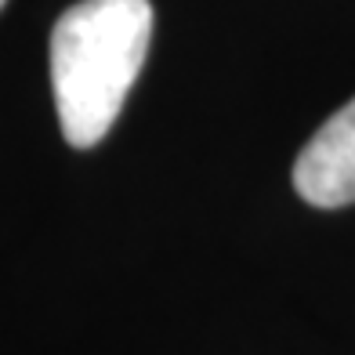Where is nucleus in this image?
<instances>
[{"label":"nucleus","mask_w":355,"mask_h":355,"mask_svg":"<svg viewBox=\"0 0 355 355\" xmlns=\"http://www.w3.org/2000/svg\"><path fill=\"white\" fill-rule=\"evenodd\" d=\"M153 40L149 0H80L51 29V91L62 138L94 149L116 123Z\"/></svg>","instance_id":"1"},{"label":"nucleus","mask_w":355,"mask_h":355,"mask_svg":"<svg viewBox=\"0 0 355 355\" xmlns=\"http://www.w3.org/2000/svg\"><path fill=\"white\" fill-rule=\"evenodd\" d=\"M294 189L319 211L355 203V98L337 109L301 149Z\"/></svg>","instance_id":"2"},{"label":"nucleus","mask_w":355,"mask_h":355,"mask_svg":"<svg viewBox=\"0 0 355 355\" xmlns=\"http://www.w3.org/2000/svg\"><path fill=\"white\" fill-rule=\"evenodd\" d=\"M4 4H8V0H0V8H4Z\"/></svg>","instance_id":"3"}]
</instances>
